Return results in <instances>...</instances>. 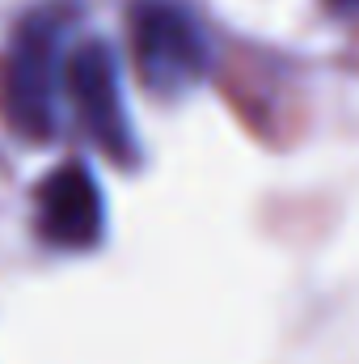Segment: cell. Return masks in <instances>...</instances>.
Instances as JSON below:
<instances>
[{"label": "cell", "instance_id": "1", "mask_svg": "<svg viewBox=\"0 0 359 364\" xmlns=\"http://www.w3.org/2000/svg\"><path fill=\"white\" fill-rule=\"evenodd\" d=\"M127 38L140 81L161 97L194 90L211 68L207 34L178 0H136L127 13Z\"/></svg>", "mask_w": 359, "mask_h": 364}, {"label": "cell", "instance_id": "2", "mask_svg": "<svg viewBox=\"0 0 359 364\" xmlns=\"http://www.w3.org/2000/svg\"><path fill=\"white\" fill-rule=\"evenodd\" d=\"M60 38H64L60 9L30 13L13 30V47H9L4 73H0V97H4L9 123L30 140H47L55 132V90L64 81Z\"/></svg>", "mask_w": 359, "mask_h": 364}, {"label": "cell", "instance_id": "3", "mask_svg": "<svg viewBox=\"0 0 359 364\" xmlns=\"http://www.w3.org/2000/svg\"><path fill=\"white\" fill-rule=\"evenodd\" d=\"M64 90L72 97V106H77L93 144L106 157H114L118 166H131L136 161V136H131V119H127L123 90H118L114 51L101 38L81 43L64 60Z\"/></svg>", "mask_w": 359, "mask_h": 364}, {"label": "cell", "instance_id": "4", "mask_svg": "<svg viewBox=\"0 0 359 364\" xmlns=\"http://www.w3.org/2000/svg\"><path fill=\"white\" fill-rule=\"evenodd\" d=\"M38 237L55 250H93L106 233V203L101 186L81 161H64L38 182L34 199Z\"/></svg>", "mask_w": 359, "mask_h": 364}, {"label": "cell", "instance_id": "5", "mask_svg": "<svg viewBox=\"0 0 359 364\" xmlns=\"http://www.w3.org/2000/svg\"><path fill=\"white\" fill-rule=\"evenodd\" d=\"M334 9H359V0H330Z\"/></svg>", "mask_w": 359, "mask_h": 364}]
</instances>
